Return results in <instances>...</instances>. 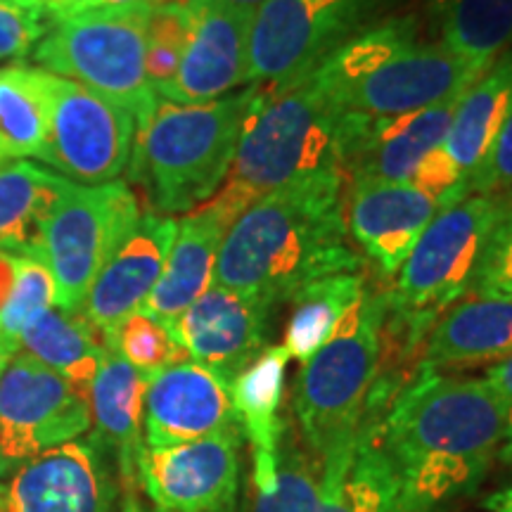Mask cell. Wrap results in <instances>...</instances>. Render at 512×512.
I'll return each mask as SVG.
<instances>
[{
    "instance_id": "obj_11",
    "label": "cell",
    "mask_w": 512,
    "mask_h": 512,
    "mask_svg": "<svg viewBox=\"0 0 512 512\" xmlns=\"http://www.w3.org/2000/svg\"><path fill=\"white\" fill-rule=\"evenodd\" d=\"M88 396L36 358L15 354L0 375V475L91 430Z\"/></svg>"
},
{
    "instance_id": "obj_15",
    "label": "cell",
    "mask_w": 512,
    "mask_h": 512,
    "mask_svg": "<svg viewBox=\"0 0 512 512\" xmlns=\"http://www.w3.org/2000/svg\"><path fill=\"white\" fill-rule=\"evenodd\" d=\"M491 64L453 53L444 43H415L349 88L339 98V105L373 117L427 110L441 102L463 98L467 88L475 86Z\"/></svg>"
},
{
    "instance_id": "obj_43",
    "label": "cell",
    "mask_w": 512,
    "mask_h": 512,
    "mask_svg": "<svg viewBox=\"0 0 512 512\" xmlns=\"http://www.w3.org/2000/svg\"><path fill=\"white\" fill-rule=\"evenodd\" d=\"M117 512H147L143 508V503L138 501L136 491H124V501H121Z\"/></svg>"
},
{
    "instance_id": "obj_28",
    "label": "cell",
    "mask_w": 512,
    "mask_h": 512,
    "mask_svg": "<svg viewBox=\"0 0 512 512\" xmlns=\"http://www.w3.org/2000/svg\"><path fill=\"white\" fill-rule=\"evenodd\" d=\"M48 138V72L0 67V164L41 159Z\"/></svg>"
},
{
    "instance_id": "obj_3",
    "label": "cell",
    "mask_w": 512,
    "mask_h": 512,
    "mask_svg": "<svg viewBox=\"0 0 512 512\" xmlns=\"http://www.w3.org/2000/svg\"><path fill=\"white\" fill-rule=\"evenodd\" d=\"M510 209L512 192L467 195L437 211L387 290L382 330L387 366L418 370L427 332L448 306L470 292L486 242Z\"/></svg>"
},
{
    "instance_id": "obj_4",
    "label": "cell",
    "mask_w": 512,
    "mask_h": 512,
    "mask_svg": "<svg viewBox=\"0 0 512 512\" xmlns=\"http://www.w3.org/2000/svg\"><path fill=\"white\" fill-rule=\"evenodd\" d=\"M256 86L211 102L159 100L145 126L136 128L128 176L143 188L157 214H188L230 174Z\"/></svg>"
},
{
    "instance_id": "obj_30",
    "label": "cell",
    "mask_w": 512,
    "mask_h": 512,
    "mask_svg": "<svg viewBox=\"0 0 512 512\" xmlns=\"http://www.w3.org/2000/svg\"><path fill=\"white\" fill-rule=\"evenodd\" d=\"M366 290L361 273H339L320 278L294 294L292 316L283 347L290 358L309 361L337 330L339 320Z\"/></svg>"
},
{
    "instance_id": "obj_9",
    "label": "cell",
    "mask_w": 512,
    "mask_h": 512,
    "mask_svg": "<svg viewBox=\"0 0 512 512\" xmlns=\"http://www.w3.org/2000/svg\"><path fill=\"white\" fill-rule=\"evenodd\" d=\"M401 0H266L249 34V83L302 79Z\"/></svg>"
},
{
    "instance_id": "obj_14",
    "label": "cell",
    "mask_w": 512,
    "mask_h": 512,
    "mask_svg": "<svg viewBox=\"0 0 512 512\" xmlns=\"http://www.w3.org/2000/svg\"><path fill=\"white\" fill-rule=\"evenodd\" d=\"M458 100L392 117L344 110L339 128V166L344 178L408 183L432 147L444 145Z\"/></svg>"
},
{
    "instance_id": "obj_10",
    "label": "cell",
    "mask_w": 512,
    "mask_h": 512,
    "mask_svg": "<svg viewBox=\"0 0 512 512\" xmlns=\"http://www.w3.org/2000/svg\"><path fill=\"white\" fill-rule=\"evenodd\" d=\"M136 119L81 83L48 74V138L41 162L79 185L112 183L131 162Z\"/></svg>"
},
{
    "instance_id": "obj_42",
    "label": "cell",
    "mask_w": 512,
    "mask_h": 512,
    "mask_svg": "<svg viewBox=\"0 0 512 512\" xmlns=\"http://www.w3.org/2000/svg\"><path fill=\"white\" fill-rule=\"evenodd\" d=\"M138 3H150V0H86L79 12L102 10V8H126V5H138ZM79 12H76V15H79Z\"/></svg>"
},
{
    "instance_id": "obj_12",
    "label": "cell",
    "mask_w": 512,
    "mask_h": 512,
    "mask_svg": "<svg viewBox=\"0 0 512 512\" xmlns=\"http://www.w3.org/2000/svg\"><path fill=\"white\" fill-rule=\"evenodd\" d=\"M240 427L147 448L138 456V482L157 512H233L242 467Z\"/></svg>"
},
{
    "instance_id": "obj_13",
    "label": "cell",
    "mask_w": 512,
    "mask_h": 512,
    "mask_svg": "<svg viewBox=\"0 0 512 512\" xmlns=\"http://www.w3.org/2000/svg\"><path fill=\"white\" fill-rule=\"evenodd\" d=\"M256 197H261L259 192L230 178V183L209 202L188 211L178 223L164 271L140 311L169 328L185 309H190L214 285L221 242Z\"/></svg>"
},
{
    "instance_id": "obj_20",
    "label": "cell",
    "mask_w": 512,
    "mask_h": 512,
    "mask_svg": "<svg viewBox=\"0 0 512 512\" xmlns=\"http://www.w3.org/2000/svg\"><path fill=\"white\" fill-rule=\"evenodd\" d=\"M178 221L145 211L98 273L81 316L105 339L150 297L176 240Z\"/></svg>"
},
{
    "instance_id": "obj_8",
    "label": "cell",
    "mask_w": 512,
    "mask_h": 512,
    "mask_svg": "<svg viewBox=\"0 0 512 512\" xmlns=\"http://www.w3.org/2000/svg\"><path fill=\"white\" fill-rule=\"evenodd\" d=\"M140 219L126 183L79 185L67 181L29 256L48 266L55 280L57 309L81 313L88 292ZM27 256V254H24Z\"/></svg>"
},
{
    "instance_id": "obj_39",
    "label": "cell",
    "mask_w": 512,
    "mask_h": 512,
    "mask_svg": "<svg viewBox=\"0 0 512 512\" xmlns=\"http://www.w3.org/2000/svg\"><path fill=\"white\" fill-rule=\"evenodd\" d=\"M36 3L46 10V15L53 19V24H57L62 19L76 15L86 0H36Z\"/></svg>"
},
{
    "instance_id": "obj_25",
    "label": "cell",
    "mask_w": 512,
    "mask_h": 512,
    "mask_svg": "<svg viewBox=\"0 0 512 512\" xmlns=\"http://www.w3.org/2000/svg\"><path fill=\"white\" fill-rule=\"evenodd\" d=\"M512 110V48L498 55L460 98L444 147L467 178L494 145L505 117Z\"/></svg>"
},
{
    "instance_id": "obj_21",
    "label": "cell",
    "mask_w": 512,
    "mask_h": 512,
    "mask_svg": "<svg viewBox=\"0 0 512 512\" xmlns=\"http://www.w3.org/2000/svg\"><path fill=\"white\" fill-rule=\"evenodd\" d=\"M437 211L439 202L411 183L356 178L351 181L347 228L377 271L394 278Z\"/></svg>"
},
{
    "instance_id": "obj_19",
    "label": "cell",
    "mask_w": 512,
    "mask_h": 512,
    "mask_svg": "<svg viewBox=\"0 0 512 512\" xmlns=\"http://www.w3.org/2000/svg\"><path fill=\"white\" fill-rule=\"evenodd\" d=\"M238 427L230 384L200 363L178 361L147 380L143 439L162 448Z\"/></svg>"
},
{
    "instance_id": "obj_44",
    "label": "cell",
    "mask_w": 512,
    "mask_h": 512,
    "mask_svg": "<svg viewBox=\"0 0 512 512\" xmlns=\"http://www.w3.org/2000/svg\"><path fill=\"white\" fill-rule=\"evenodd\" d=\"M223 3H228L230 8H238V10H245V12H254L261 8V5L266 3V0H223Z\"/></svg>"
},
{
    "instance_id": "obj_34",
    "label": "cell",
    "mask_w": 512,
    "mask_h": 512,
    "mask_svg": "<svg viewBox=\"0 0 512 512\" xmlns=\"http://www.w3.org/2000/svg\"><path fill=\"white\" fill-rule=\"evenodd\" d=\"M190 34V10L185 0H159L147 22L145 72L157 95L174 81Z\"/></svg>"
},
{
    "instance_id": "obj_33",
    "label": "cell",
    "mask_w": 512,
    "mask_h": 512,
    "mask_svg": "<svg viewBox=\"0 0 512 512\" xmlns=\"http://www.w3.org/2000/svg\"><path fill=\"white\" fill-rule=\"evenodd\" d=\"M107 349L119 354L128 366L143 373L147 380L159 370L185 361L188 354L176 342L171 330L143 311L131 313L117 330L107 337Z\"/></svg>"
},
{
    "instance_id": "obj_7",
    "label": "cell",
    "mask_w": 512,
    "mask_h": 512,
    "mask_svg": "<svg viewBox=\"0 0 512 512\" xmlns=\"http://www.w3.org/2000/svg\"><path fill=\"white\" fill-rule=\"evenodd\" d=\"M150 3L102 8L53 24L34 50L43 72L91 88L133 114L136 128L155 112L159 95L145 72Z\"/></svg>"
},
{
    "instance_id": "obj_37",
    "label": "cell",
    "mask_w": 512,
    "mask_h": 512,
    "mask_svg": "<svg viewBox=\"0 0 512 512\" xmlns=\"http://www.w3.org/2000/svg\"><path fill=\"white\" fill-rule=\"evenodd\" d=\"M465 188L467 195H510L512 192V110L482 164L465 178Z\"/></svg>"
},
{
    "instance_id": "obj_41",
    "label": "cell",
    "mask_w": 512,
    "mask_h": 512,
    "mask_svg": "<svg viewBox=\"0 0 512 512\" xmlns=\"http://www.w3.org/2000/svg\"><path fill=\"white\" fill-rule=\"evenodd\" d=\"M484 508L489 512H512V486H505V489L484 498Z\"/></svg>"
},
{
    "instance_id": "obj_31",
    "label": "cell",
    "mask_w": 512,
    "mask_h": 512,
    "mask_svg": "<svg viewBox=\"0 0 512 512\" xmlns=\"http://www.w3.org/2000/svg\"><path fill=\"white\" fill-rule=\"evenodd\" d=\"M432 15L453 53L491 64L512 48V0H434Z\"/></svg>"
},
{
    "instance_id": "obj_18",
    "label": "cell",
    "mask_w": 512,
    "mask_h": 512,
    "mask_svg": "<svg viewBox=\"0 0 512 512\" xmlns=\"http://www.w3.org/2000/svg\"><path fill=\"white\" fill-rule=\"evenodd\" d=\"M271 313V306L211 285L169 330L190 361L230 384L268 347Z\"/></svg>"
},
{
    "instance_id": "obj_29",
    "label": "cell",
    "mask_w": 512,
    "mask_h": 512,
    "mask_svg": "<svg viewBox=\"0 0 512 512\" xmlns=\"http://www.w3.org/2000/svg\"><path fill=\"white\" fill-rule=\"evenodd\" d=\"M415 38H418V19L387 17L332 50L309 74L339 102L349 88L375 74L403 50L415 46Z\"/></svg>"
},
{
    "instance_id": "obj_16",
    "label": "cell",
    "mask_w": 512,
    "mask_h": 512,
    "mask_svg": "<svg viewBox=\"0 0 512 512\" xmlns=\"http://www.w3.org/2000/svg\"><path fill=\"white\" fill-rule=\"evenodd\" d=\"M190 34L181 67L159 98L181 105L219 100L249 83V34L252 12L230 8L223 0H185Z\"/></svg>"
},
{
    "instance_id": "obj_32",
    "label": "cell",
    "mask_w": 512,
    "mask_h": 512,
    "mask_svg": "<svg viewBox=\"0 0 512 512\" xmlns=\"http://www.w3.org/2000/svg\"><path fill=\"white\" fill-rule=\"evenodd\" d=\"M57 306L55 280L48 266L34 256H15V280L12 290L0 309V342L19 351V339L43 313Z\"/></svg>"
},
{
    "instance_id": "obj_26",
    "label": "cell",
    "mask_w": 512,
    "mask_h": 512,
    "mask_svg": "<svg viewBox=\"0 0 512 512\" xmlns=\"http://www.w3.org/2000/svg\"><path fill=\"white\" fill-rule=\"evenodd\" d=\"M17 354L36 358L88 396V387L107 354V344L81 313H67L55 306L27 328L19 339Z\"/></svg>"
},
{
    "instance_id": "obj_40",
    "label": "cell",
    "mask_w": 512,
    "mask_h": 512,
    "mask_svg": "<svg viewBox=\"0 0 512 512\" xmlns=\"http://www.w3.org/2000/svg\"><path fill=\"white\" fill-rule=\"evenodd\" d=\"M12 280H15V254L0 252V309L12 290Z\"/></svg>"
},
{
    "instance_id": "obj_38",
    "label": "cell",
    "mask_w": 512,
    "mask_h": 512,
    "mask_svg": "<svg viewBox=\"0 0 512 512\" xmlns=\"http://www.w3.org/2000/svg\"><path fill=\"white\" fill-rule=\"evenodd\" d=\"M486 380L494 387L505 408V446L501 456L508 458L512 456V356L486 370Z\"/></svg>"
},
{
    "instance_id": "obj_27",
    "label": "cell",
    "mask_w": 512,
    "mask_h": 512,
    "mask_svg": "<svg viewBox=\"0 0 512 512\" xmlns=\"http://www.w3.org/2000/svg\"><path fill=\"white\" fill-rule=\"evenodd\" d=\"M67 178L22 159L0 164V249L34 252Z\"/></svg>"
},
{
    "instance_id": "obj_1",
    "label": "cell",
    "mask_w": 512,
    "mask_h": 512,
    "mask_svg": "<svg viewBox=\"0 0 512 512\" xmlns=\"http://www.w3.org/2000/svg\"><path fill=\"white\" fill-rule=\"evenodd\" d=\"M401 512H441L479 489L505 446V408L486 377L415 370L382 415Z\"/></svg>"
},
{
    "instance_id": "obj_2",
    "label": "cell",
    "mask_w": 512,
    "mask_h": 512,
    "mask_svg": "<svg viewBox=\"0 0 512 512\" xmlns=\"http://www.w3.org/2000/svg\"><path fill=\"white\" fill-rule=\"evenodd\" d=\"M344 181L342 171H320L256 197L221 242L214 285L275 309L320 278L358 273Z\"/></svg>"
},
{
    "instance_id": "obj_35",
    "label": "cell",
    "mask_w": 512,
    "mask_h": 512,
    "mask_svg": "<svg viewBox=\"0 0 512 512\" xmlns=\"http://www.w3.org/2000/svg\"><path fill=\"white\" fill-rule=\"evenodd\" d=\"M53 29L36 0H0V60L27 55Z\"/></svg>"
},
{
    "instance_id": "obj_45",
    "label": "cell",
    "mask_w": 512,
    "mask_h": 512,
    "mask_svg": "<svg viewBox=\"0 0 512 512\" xmlns=\"http://www.w3.org/2000/svg\"><path fill=\"white\" fill-rule=\"evenodd\" d=\"M12 356H15V351H12L5 342H0V375L5 373V368H8Z\"/></svg>"
},
{
    "instance_id": "obj_6",
    "label": "cell",
    "mask_w": 512,
    "mask_h": 512,
    "mask_svg": "<svg viewBox=\"0 0 512 512\" xmlns=\"http://www.w3.org/2000/svg\"><path fill=\"white\" fill-rule=\"evenodd\" d=\"M344 107L313 74L256 86L233 162V181L264 195L297 178L342 171L339 128ZM344 176V174H342Z\"/></svg>"
},
{
    "instance_id": "obj_36",
    "label": "cell",
    "mask_w": 512,
    "mask_h": 512,
    "mask_svg": "<svg viewBox=\"0 0 512 512\" xmlns=\"http://www.w3.org/2000/svg\"><path fill=\"white\" fill-rule=\"evenodd\" d=\"M470 294L512 302V209L498 221L479 259Z\"/></svg>"
},
{
    "instance_id": "obj_17",
    "label": "cell",
    "mask_w": 512,
    "mask_h": 512,
    "mask_svg": "<svg viewBox=\"0 0 512 512\" xmlns=\"http://www.w3.org/2000/svg\"><path fill=\"white\" fill-rule=\"evenodd\" d=\"M102 453L91 437L31 458L0 486V512H114L117 489Z\"/></svg>"
},
{
    "instance_id": "obj_5",
    "label": "cell",
    "mask_w": 512,
    "mask_h": 512,
    "mask_svg": "<svg viewBox=\"0 0 512 512\" xmlns=\"http://www.w3.org/2000/svg\"><path fill=\"white\" fill-rule=\"evenodd\" d=\"M387 290H363L328 342L299 368L294 418L302 446L318 460L339 458L354 446L370 392L382 366Z\"/></svg>"
},
{
    "instance_id": "obj_23",
    "label": "cell",
    "mask_w": 512,
    "mask_h": 512,
    "mask_svg": "<svg viewBox=\"0 0 512 512\" xmlns=\"http://www.w3.org/2000/svg\"><path fill=\"white\" fill-rule=\"evenodd\" d=\"M290 361L283 344L266 347L230 382L235 420L252 446L254 491H268L278 477L285 422L280 418L285 394V368Z\"/></svg>"
},
{
    "instance_id": "obj_24",
    "label": "cell",
    "mask_w": 512,
    "mask_h": 512,
    "mask_svg": "<svg viewBox=\"0 0 512 512\" xmlns=\"http://www.w3.org/2000/svg\"><path fill=\"white\" fill-rule=\"evenodd\" d=\"M147 377L112 349H107L98 375L88 387V406L95 441L114 453L124 491L138 484V456L143 451V408Z\"/></svg>"
},
{
    "instance_id": "obj_22",
    "label": "cell",
    "mask_w": 512,
    "mask_h": 512,
    "mask_svg": "<svg viewBox=\"0 0 512 512\" xmlns=\"http://www.w3.org/2000/svg\"><path fill=\"white\" fill-rule=\"evenodd\" d=\"M512 356V302L510 299H458L441 313L427 332L418 370H463L484 363H501Z\"/></svg>"
}]
</instances>
